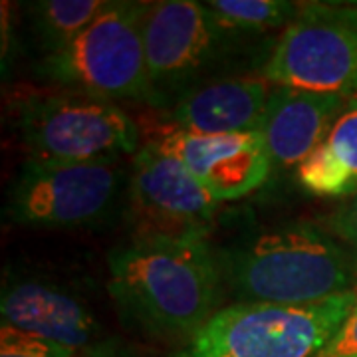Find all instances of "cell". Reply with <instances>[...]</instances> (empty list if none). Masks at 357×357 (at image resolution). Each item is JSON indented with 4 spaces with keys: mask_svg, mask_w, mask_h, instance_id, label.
<instances>
[{
    "mask_svg": "<svg viewBox=\"0 0 357 357\" xmlns=\"http://www.w3.org/2000/svg\"><path fill=\"white\" fill-rule=\"evenodd\" d=\"M151 4L107 0L98 18L68 48L40 58L36 76L66 91L155 107L143 42V24Z\"/></svg>",
    "mask_w": 357,
    "mask_h": 357,
    "instance_id": "obj_3",
    "label": "cell"
},
{
    "mask_svg": "<svg viewBox=\"0 0 357 357\" xmlns=\"http://www.w3.org/2000/svg\"><path fill=\"white\" fill-rule=\"evenodd\" d=\"M107 0H36L26 2L30 36L40 58L68 48L105 8Z\"/></svg>",
    "mask_w": 357,
    "mask_h": 357,
    "instance_id": "obj_15",
    "label": "cell"
},
{
    "mask_svg": "<svg viewBox=\"0 0 357 357\" xmlns=\"http://www.w3.org/2000/svg\"><path fill=\"white\" fill-rule=\"evenodd\" d=\"M14 128L36 161H121L143 145L137 121L121 105L66 89L22 98L14 105Z\"/></svg>",
    "mask_w": 357,
    "mask_h": 357,
    "instance_id": "obj_6",
    "label": "cell"
},
{
    "mask_svg": "<svg viewBox=\"0 0 357 357\" xmlns=\"http://www.w3.org/2000/svg\"><path fill=\"white\" fill-rule=\"evenodd\" d=\"M217 256L234 302L310 306L357 288L354 252L307 220L256 230Z\"/></svg>",
    "mask_w": 357,
    "mask_h": 357,
    "instance_id": "obj_2",
    "label": "cell"
},
{
    "mask_svg": "<svg viewBox=\"0 0 357 357\" xmlns=\"http://www.w3.org/2000/svg\"><path fill=\"white\" fill-rule=\"evenodd\" d=\"M347 98L274 86L260 135L272 169L298 171L330 133Z\"/></svg>",
    "mask_w": 357,
    "mask_h": 357,
    "instance_id": "obj_13",
    "label": "cell"
},
{
    "mask_svg": "<svg viewBox=\"0 0 357 357\" xmlns=\"http://www.w3.org/2000/svg\"><path fill=\"white\" fill-rule=\"evenodd\" d=\"M0 316L2 326L60 345L76 357H129L123 342L91 307L48 278L6 272Z\"/></svg>",
    "mask_w": 357,
    "mask_h": 357,
    "instance_id": "obj_10",
    "label": "cell"
},
{
    "mask_svg": "<svg viewBox=\"0 0 357 357\" xmlns=\"http://www.w3.org/2000/svg\"><path fill=\"white\" fill-rule=\"evenodd\" d=\"M258 36L222 24L204 2L159 0L143 24L147 76L155 107L167 112L181 96L227 74L248 58Z\"/></svg>",
    "mask_w": 357,
    "mask_h": 357,
    "instance_id": "obj_4",
    "label": "cell"
},
{
    "mask_svg": "<svg viewBox=\"0 0 357 357\" xmlns=\"http://www.w3.org/2000/svg\"><path fill=\"white\" fill-rule=\"evenodd\" d=\"M220 204L155 141L131 157L123 217L133 236H206Z\"/></svg>",
    "mask_w": 357,
    "mask_h": 357,
    "instance_id": "obj_9",
    "label": "cell"
},
{
    "mask_svg": "<svg viewBox=\"0 0 357 357\" xmlns=\"http://www.w3.org/2000/svg\"><path fill=\"white\" fill-rule=\"evenodd\" d=\"M314 357H357V298L342 328Z\"/></svg>",
    "mask_w": 357,
    "mask_h": 357,
    "instance_id": "obj_18",
    "label": "cell"
},
{
    "mask_svg": "<svg viewBox=\"0 0 357 357\" xmlns=\"http://www.w3.org/2000/svg\"><path fill=\"white\" fill-rule=\"evenodd\" d=\"M204 4L222 24L252 36L282 32L300 10V2L292 0H208Z\"/></svg>",
    "mask_w": 357,
    "mask_h": 357,
    "instance_id": "obj_16",
    "label": "cell"
},
{
    "mask_svg": "<svg viewBox=\"0 0 357 357\" xmlns=\"http://www.w3.org/2000/svg\"><path fill=\"white\" fill-rule=\"evenodd\" d=\"M258 74L272 86L357 98V4L300 2Z\"/></svg>",
    "mask_w": 357,
    "mask_h": 357,
    "instance_id": "obj_8",
    "label": "cell"
},
{
    "mask_svg": "<svg viewBox=\"0 0 357 357\" xmlns=\"http://www.w3.org/2000/svg\"><path fill=\"white\" fill-rule=\"evenodd\" d=\"M129 167L121 161L26 159L6 192L4 217L22 227L89 229L126 211Z\"/></svg>",
    "mask_w": 357,
    "mask_h": 357,
    "instance_id": "obj_7",
    "label": "cell"
},
{
    "mask_svg": "<svg viewBox=\"0 0 357 357\" xmlns=\"http://www.w3.org/2000/svg\"><path fill=\"white\" fill-rule=\"evenodd\" d=\"M356 288L310 306L234 302L169 357H314L342 328Z\"/></svg>",
    "mask_w": 357,
    "mask_h": 357,
    "instance_id": "obj_5",
    "label": "cell"
},
{
    "mask_svg": "<svg viewBox=\"0 0 357 357\" xmlns=\"http://www.w3.org/2000/svg\"><path fill=\"white\" fill-rule=\"evenodd\" d=\"M0 357H76L60 345L30 333L18 332L10 326L0 328Z\"/></svg>",
    "mask_w": 357,
    "mask_h": 357,
    "instance_id": "obj_17",
    "label": "cell"
},
{
    "mask_svg": "<svg viewBox=\"0 0 357 357\" xmlns=\"http://www.w3.org/2000/svg\"><path fill=\"white\" fill-rule=\"evenodd\" d=\"M107 292L126 326L178 347L220 310L225 282L203 234L133 236L107 255Z\"/></svg>",
    "mask_w": 357,
    "mask_h": 357,
    "instance_id": "obj_1",
    "label": "cell"
},
{
    "mask_svg": "<svg viewBox=\"0 0 357 357\" xmlns=\"http://www.w3.org/2000/svg\"><path fill=\"white\" fill-rule=\"evenodd\" d=\"M272 89L260 74L218 77L181 96L163 112V123L199 135L260 131Z\"/></svg>",
    "mask_w": 357,
    "mask_h": 357,
    "instance_id": "obj_12",
    "label": "cell"
},
{
    "mask_svg": "<svg viewBox=\"0 0 357 357\" xmlns=\"http://www.w3.org/2000/svg\"><path fill=\"white\" fill-rule=\"evenodd\" d=\"M328 227L337 241L357 250V195L342 201L328 218Z\"/></svg>",
    "mask_w": 357,
    "mask_h": 357,
    "instance_id": "obj_19",
    "label": "cell"
},
{
    "mask_svg": "<svg viewBox=\"0 0 357 357\" xmlns=\"http://www.w3.org/2000/svg\"><path fill=\"white\" fill-rule=\"evenodd\" d=\"M296 177L314 197L345 201L357 195V98L347 102L321 145L298 167Z\"/></svg>",
    "mask_w": 357,
    "mask_h": 357,
    "instance_id": "obj_14",
    "label": "cell"
},
{
    "mask_svg": "<svg viewBox=\"0 0 357 357\" xmlns=\"http://www.w3.org/2000/svg\"><path fill=\"white\" fill-rule=\"evenodd\" d=\"M173 155L218 203L238 201L266 183L272 171L260 131L234 135H199L163 128L151 137Z\"/></svg>",
    "mask_w": 357,
    "mask_h": 357,
    "instance_id": "obj_11",
    "label": "cell"
}]
</instances>
